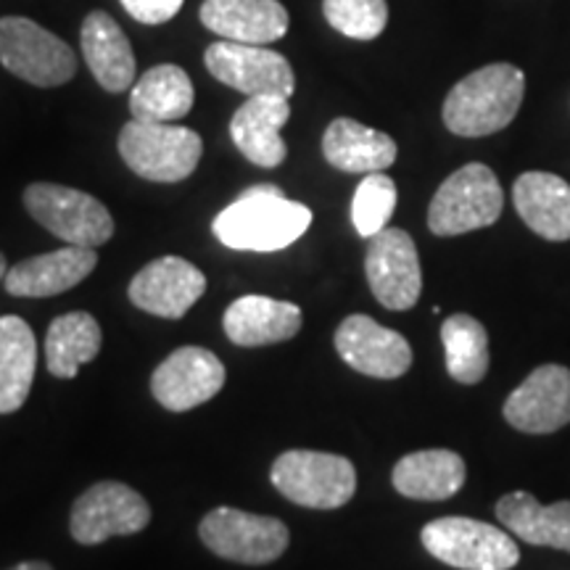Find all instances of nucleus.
Listing matches in <instances>:
<instances>
[{
    "label": "nucleus",
    "instance_id": "obj_1",
    "mask_svg": "<svg viewBox=\"0 0 570 570\" xmlns=\"http://www.w3.org/2000/svg\"><path fill=\"white\" fill-rule=\"evenodd\" d=\"M309 225V206L285 198L277 185H254L214 217L212 233L235 252H281Z\"/></svg>",
    "mask_w": 570,
    "mask_h": 570
},
{
    "label": "nucleus",
    "instance_id": "obj_2",
    "mask_svg": "<svg viewBox=\"0 0 570 570\" xmlns=\"http://www.w3.org/2000/svg\"><path fill=\"white\" fill-rule=\"evenodd\" d=\"M523 96V71L512 63H489L449 90L441 117L446 130L460 138H487L518 117Z\"/></svg>",
    "mask_w": 570,
    "mask_h": 570
},
{
    "label": "nucleus",
    "instance_id": "obj_3",
    "mask_svg": "<svg viewBox=\"0 0 570 570\" xmlns=\"http://www.w3.org/2000/svg\"><path fill=\"white\" fill-rule=\"evenodd\" d=\"M504 194L487 164H465L449 175L428 206V227L439 238L473 233L502 217Z\"/></svg>",
    "mask_w": 570,
    "mask_h": 570
},
{
    "label": "nucleus",
    "instance_id": "obj_4",
    "mask_svg": "<svg viewBox=\"0 0 570 570\" xmlns=\"http://www.w3.org/2000/svg\"><path fill=\"white\" fill-rule=\"evenodd\" d=\"M204 154L198 132L173 122H127L119 132V156L142 180L180 183L194 175Z\"/></svg>",
    "mask_w": 570,
    "mask_h": 570
},
{
    "label": "nucleus",
    "instance_id": "obj_5",
    "mask_svg": "<svg viewBox=\"0 0 570 570\" xmlns=\"http://www.w3.org/2000/svg\"><path fill=\"white\" fill-rule=\"evenodd\" d=\"M273 487L285 499L312 510H336L352 502L356 491V470L341 454L294 449L275 460L269 470Z\"/></svg>",
    "mask_w": 570,
    "mask_h": 570
},
{
    "label": "nucleus",
    "instance_id": "obj_6",
    "mask_svg": "<svg viewBox=\"0 0 570 570\" xmlns=\"http://www.w3.org/2000/svg\"><path fill=\"white\" fill-rule=\"evenodd\" d=\"M420 539L428 554L460 570H510L520 560L510 533L473 518L431 520Z\"/></svg>",
    "mask_w": 570,
    "mask_h": 570
},
{
    "label": "nucleus",
    "instance_id": "obj_7",
    "mask_svg": "<svg viewBox=\"0 0 570 570\" xmlns=\"http://www.w3.org/2000/svg\"><path fill=\"white\" fill-rule=\"evenodd\" d=\"M24 206L35 223L51 230L69 246L98 248L114 235V219L106 206L77 188L35 183L24 190Z\"/></svg>",
    "mask_w": 570,
    "mask_h": 570
},
{
    "label": "nucleus",
    "instance_id": "obj_8",
    "mask_svg": "<svg viewBox=\"0 0 570 570\" xmlns=\"http://www.w3.org/2000/svg\"><path fill=\"white\" fill-rule=\"evenodd\" d=\"M0 63L38 88H59L77 71L67 42L27 17L0 19Z\"/></svg>",
    "mask_w": 570,
    "mask_h": 570
},
{
    "label": "nucleus",
    "instance_id": "obj_9",
    "mask_svg": "<svg viewBox=\"0 0 570 570\" xmlns=\"http://www.w3.org/2000/svg\"><path fill=\"white\" fill-rule=\"evenodd\" d=\"M202 541L219 558L244 562V566H267L288 550V525L277 518L254 515L235 508H217L198 525Z\"/></svg>",
    "mask_w": 570,
    "mask_h": 570
},
{
    "label": "nucleus",
    "instance_id": "obj_10",
    "mask_svg": "<svg viewBox=\"0 0 570 570\" xmlns=\"http://www.w3.org/2000/svg\"><path fill=\"white\" fill-rule=\"evenodd\" d=\"M206 69L214 80L227 88L254 96H283L291 98L296 90V75L283 53L267 46L223 40L206 48Z\"/></svg>",
    "mask_w": 570,
    "mask_h": 570
},
{
    "label": "nucleus",
    "instance_id": "obj_11",
    "mask_svg": "<svg viewBox=\"0 0 570 570\" xmlns=\"http://www.w3.org/2000/svg\"><path fill=\"white\" fill-rule=\"evenodd\" d=\"M365 273L370 291L386 309H412L423 294L417 246L402 227H386L370 238Z\"/></svg>",
    "mask_w": 570,
    "mask_h": 570
},
{
    "label": "nucleus",
    "instance_id": "obj_12",
    "mask_svg": "<svg viewBox=\"0 0 570 570\" xmlns=\"http://www.w3.org/2000/svg\"><path fill=\"white\" fill-rule=\"evenodd\" d=\"M151 508L138 491L117 481L90 487L71 510V537L80 544H101L111 537H130L148 525Z\"/></svg>",
    "mask_w": 570,
    "mask_h": 570
},
{
    "label": "nucleus",
    "instance_id": "obj_13",
    "mask_svg": "<svg viewBox=\"0 0 570 570\" xmlns=\"http://www.w3.org/2000/svg\"><path fill=\"white\" fill-rule=\"evenodd\" d=\"M225 377V365L217 354L202 346H183L154 370L151 391L161 407L188 412L217 396Z\"/></svg>",
    "mask_w": 570,
    "mask_h": 570
},
{
    "label": "nucleus",
    "instance_id": "obj_14",
    "mask_svg": "<svg viewBox=\"0 0 570 570\" xmlns=\"http://www.w3.org/2000/svg\"><path fill=\"white\" fill-rule=\"evenodd\" d=\"M502 415L520 433H554L570 423V370L539 365L512 391Z\"/></svg>",
    "mask_w": 570,
    "mask_h": 570
},
{
    "label": "nucleus",
    "instance_id": "obj_15",
    "mask_svg": "<svg viewBox=\"0 0 570 570\" xmlns=\"http://www.w3.org/2000/svg\"><path fill=\"white\" fill-rule=\"evenodd\" d=\"M336 352L356 373L381 381L402 377L412 365L407 338L367 315H352L338 325Z\"/></svg>",
    "mask_w": 570,
    "mask_h": 570
},
{
    "label": "nucleus",
    "instance_id": "obj_16",
    "mask_svg": "<svg viewBox=\"0 0 570 570\" xmlns=\"http://www.w3.org/2000/svg\"><path fill=\"white\" fill-rule=\"evenodd\" d=\"M206 291V277L196 265L180 256H161L132 277L127 296L138 309L164 320L188 315Z\"/></svg>",
    "mask_w": 570,
    "mask_h": 570
},
{
    "label": "nucleus",
    "instance_id": "obj_17",
    "mask_svg": "<svg viewBox=\"0 0 570 570\" xmlns=\"http://www.w3.org/2000/svg\"><path fill=\"white\" fill-rule=\"evenodd\" d=\"M291 98L254 96L233 114L230 138L240 154L256 167L275 169L285 161L288 146L281 130L291 119Z\"/></svg>",
    "mask_w": 570,
    "mask_h": 570
},
{
    "label": "nucleus",
    "instance_id": "obj_18",
    "mask_svg": "<svg viewBox=\"0 0 570 570\" xmlns=\"http://www.w3.org/2000/svg\"><path fill=\"white\" fill-rule=\"evenodd\" d=\"M98 265L96 248L67 246L59 252L32 256L6 273V291L19 298H46L63 294L82 283Z\"/></svg>",
    "mask_w": 570,
    "mask_h": 570
},
{
    "label": "nucleus",
    "instance_id": "obj_19",
    "mask_svg": "<svg viewBox=\"0 0 570 570\" xmlns=\"http://www.w3.org/2000/svg\"><path fill=\"white\" fill-rule=\"evenodd\" d=\"M202 17L206 30L223 40L267 46L288 32V11L281 0H204Z\"/></svg>",
    "mask_w": 570,
    "mask_h": 570
},
{
    "label": "nucleus",
    "instance_id": "obj_20",
    "mask_svg": "<svg viewBox=\"0 0 570 570\" xmlns=\"http://www.w3.org/2000/svg\"><path fill=\"white\" fill-rule=\"evenodd\" d=\"M302 309L269 296H240L227 306L223 325L235 346H267L294 338L302 331Z\"/></svg>",
    "mask_w": 570,
    "mask_h": 570
},
{
    "label": "nucleus",
    "instance_id": "obj_21",
    "mask_svg": "<svg viewBox=\"0 0 570 570\" xmlns=\"http://www.w3.org/2000/svg\"><path fill=\"white\" fill-rule=\"evenodd\" d=\"M82 56L98 85L122 92L135 85V53L119 21L106 11H90L82 21Z\"/></svg>",
    "mask_w": 570,
    "mask_h": 570
},
{
    "label": "nucleus",
    "instance_id": "obj_22",
    "mask_svg": "<svg viewBox=\"0 0 570 570\" xmlns=\"http://www.w3.org/2000/svg\"><path fill=\"white\" fill-rule=\"evenodd\" d=\"M323 156L341 173H383L396 161V142L391 135L373 130L356 119L338 117L327 125L323 135Z\"/></svg>",
    "mask_w": 570,
    "mask_h": 570
},
{
    "label": "nucleus",
    "instance_id": "obj_23",
    "mask_svg": "<svg viewBox=\"0 0 570 570\" xmlns=\"http://www.w3.org/2000/svg\"><path fill=\"white\" fill-rule=\"evenodd\" d=\"M512 204L547 240H570V185L552 173H525L512 185Z\"/></svg>",
    "mask_w": 570,
    "mask_h": 570
},
{
    "label": "nucleus",
    "instance_id": "obj_24",
    "mask_svg": "<svg viewBox=\"0 0 570 570\" xmlns=\"http://www.w3.org/2000/svg\"><path fill=\"white\" fill-rule=\"evenodd\" d=\"M468 468L458 452L449 449H423L412 452L394 465L391 481L394 489L407 499L420 502H441V499L454 497L465 487Z\"/></svg>",
    "mask_w": 570,
    "mask_h": 570
},
{
    "label": "nucleus",
    "instance_id": "obj_25",
    "mask_svg": "<svg viewBox=\"0 0 570 570\" xmlns=\"http://www.w3.org/2000/svg\"><path fill=\"white\" fill-rule=\"evenodd\" d=\"M497 518L504 531L525 544L570 552V502L539 504L529 491H512L497 502Z\"/></svg>",
    "mask_w": 570,
    "mask_h": 570
},
{
    "label": "nucleus",
    "instance_id": "obj_26",
    "mask_svg": "<svg viewBox=\"0 0 570 570\" xmlns=\"http://www.w3.org/2000/svg\"><path fill=\"white\" fill-rule=\"evenodd\" d=\"M194 82L177 63L148 69L130 92V111L138 122H177L194 109Z\"/></svg>",
    "mask_w": 570,
    "mask_h": 570
},
{
    "label": "nucleus",
    "instance_id": "obj_27",
    "mask_svg": "<svg viewBox=\"0 0 570 570\" xmlns=\"http://www.w3.org/2000/svg\"><path fill=\"white\" fill-rule=\"evenodd\" d=\"M38 341L32 327L21 317H0V415L21 410L30 396Z\"/></svg>",
    "mask_w": 570,
    "mask_h": 570
},
{
    "label": "nucleus",
    "instance_id": "obj_28",
    "mask_svg": "<svg viewBox=\"0 0 570 570\" xmlns=\"http://www.w3.org/2000/svg\"><path fill=\"white\" fill-rule=\"evenodd\" d=\"M101 352V325L88 312H69L56 317L46 336V365L51 375L75 377L82 365Z\"/></svg>",
    "mask_w": 570,
    "mask_h": 570
},
{
    "label": "nucleus",
    "instance_id": "obj_29",
    "mask_svg": "<svg viewBox=\"0 0 570 570\" xmlns=\"http://www.w3.org/2000/svg\"><path fill=\"white\" fill-rule=\"evenodd\" d=\"M446 370L462 386H475L489 373V333L470 315H452L441 323Z\"/></svg>",
    "mask_w": 570,
    "mask_h": 570
},
{
    "label": "nucleus",
    "instance_id": "obj_30",
    "mask_svg": "<svg viewBox=\"0 0 570 570\" xmlns=\"http://www.w3.org/2000/svg\"><path fill=\"white\" fill-rule=\"evenodd\" d=\"M396 183L383 173H370L356 185L352 202V223L362 238H373L386 230L391 214L396 209Z\"/></svg>",
    "mask_w": 570,
    "mask_h": 570
},
{
    "label": "nucleus",
    "instance_id": "obj_31",
    "mask_svg": "<svg viewBox=\"0 0 570 570\" xmlns=\"http://www.w3.org/2000/svg\"><path fill=\"white\" fill-rule=\"evenodd\" d=\"M323 13L333 30L352 40H375L386 30V0H323Z\"/></svg>",
    "mask_w": 570,
    "mask_h": 570
},
{
    "label": "nucleus",
    "instance_id": "obj_32",
    "mask_svg": "<svg viewBox=\"0 0 570 570\" xmlns=\"http://www.w3.org/2000/svg\"><path fill=\"white\" fill-rule=\"evenodd\" d=\"M185 0H122L125 11L140 24H164L183 9Z\"/></svg>",
    "mask_w": 570,
    "mask_h": 570
},
{
    "label": "nucleus",
    "instance_id": "obj_33",
    "mask_svg": "<svg viewBox=\"0 0 570 570\" xmlns=\"http://www.w3.org/2000/svg\"><path fill=\"white\" fill-rule=\"evenodd\" d=\"M11 570H53L51 566H48V562H21V566H17V568H11Z\"/></svg>",
    "mask_w": 570,
    "mask_h": 570
},
{
    "label": "nucleus",
    "instance_id": "obj_34",
    "mask_svg": "<svg viewBox=\"0 0 570 570\" xmlns=\"http://www.w3.org/2000/svg\"><path fill=\"white\" fill-rule=\"evenodd\" d=\"M6 281V256L0 254V283Z\"/></svg>",
    "mask_w": 570,
    "mask_h": 570
}]
</instances>
